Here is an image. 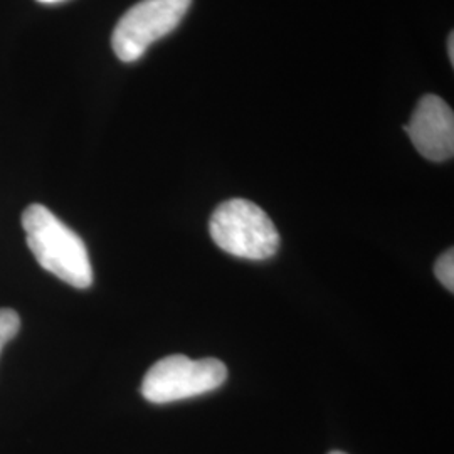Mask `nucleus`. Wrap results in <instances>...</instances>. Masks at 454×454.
I'll return each mask as SVG.
<instances>
[{"mask_svg":"<svg viewBox=\"0 0 454 454\" xmlns=\"http://www.w3.org/2000/svg\"><path fill=\"white\" fill-rule=\"evenodd\" d=\"M330 454H345V453H341V451H332V453Z\"/></svg>","mask_w":454,"mask_h":454,"instance_id":"obj_10","label":"nucleus"},{"mask_svg":"<svg viewBox=\"0 0 454 454\" xmlns=\"http://www.w3.org/2000/svg\"><path fill=\"white\" fill-rule=\"evenodd\" d=\"M20 328L16 309H0V352L7 341L12 340Z\"/></svg>","mask_w":454,"mask_h":454,"instance_id":"obj_6","label":"nucleus"},{"mask_svg":"<svg viewBox=\"0 0 454 454\" xmlns=\"http://www.w3.org/2000/svg\"><path fill=\"white\" fill-rule=\"evenodd\" d=\"M404 130L424 159L444 162L453 157L454 114L442 98L422 97Z\"/></svg>","mask_w":454,"mask_h":454,"instance_id":"obj_5","label":"nucleus"},{"mask_svg":"<svg viewBox=\"0 0 454 454\" xmlns=\"http://www.w3.org/2000/svg\"><path fill=\"white\" fill-rule=\"evenodd\" d=\"M192 0H142L118 20L112 48L120 61L140 59L153 43L179 27Z\"/></svg>","mask_w":454,"mask_h":454,"instance_id":"obj_4","label":"nucleus"},{"mask_svg":"<svg viewBox=\"0 0 454 454\" xmlns=\"http://www.w3.org/2000/svg\"><path fill=\"white\" fill-rule=\"evenodd\" d=\"M448 54H450V61L454 63V35L453 33L450 34L448 37Z\"/></svg>","mask_w":454,"mask_h":454,"instance_id":"obj_8","label":"nucleus"},{"mask_svg":"<svg viewBox=\"0 0 454 454\" xmlns=\"http://www.w3.org/2000/svg\"><path fill=\"white\" fill-rule=\"evenodd\" d=\"M209 231L217 247L241 260H268L279 247V234L270 215L246 199L219 204L212 214Z\"/></svg>","mask_w":454,"mask_h":454,"instance_id":"obj_2","label":"nucleus"},{"mask_svg":"<svg viewBox=\"0 0 454 454\" xmlns=\"http://www.w3.org/2000/svg\"><path fill=\"white\" fill-rule=\"evenodd\" d=\"M226 379V365L217 358L170 356L150 367L142 382V395L148 403L168 404L207 394L221 387Z\"/></svg>","mask_w":454,"mask_h":454,"instance_id":"obj_3","label":"nucleus"},{"mask_svg":"<svg viewBox=\"0 0 454 454\" xmlns=\"http://www.w3.org/2000/svg\"><path fill=\"white\" fill-rule=\"evenodd\" d=\"M41 4H58V2H63V0H37Z\"/></svg>","mask_w":454,"mask_h":454,"instance_id":"obj_9","label":"nucleus"},{"mask_svg":"<svg viewBox=\"0 0 454 454\" xmlns=\"http://www.w3.org/2000/svg\"><path fill=\"white\" fill-rule=\"evenodd\" d=\"M26 241L35 261L74 288L93 285V268L82 238L43 204H31L22 212Z\"/></svg>","mask_w":454,"mask_h":454,"instance_id":"obj_1","label":"nucleus"},{"mask_svg":"<svg viewBox=\"0 0 454 454\" xmlns=\"http://www.w3.org/2000/svg\"><path fill=\"white\" fill-rule=\"evenodd\" d=\"M434 273L436 278L441 281V285L454 292V253L453 249H448L444 254H441V258L434 264Z\"/></svg>","mask_w":454,"mask_h":454,"instance_id":"obj_7","label":"nucleus"}]
</instances>
